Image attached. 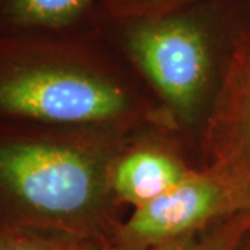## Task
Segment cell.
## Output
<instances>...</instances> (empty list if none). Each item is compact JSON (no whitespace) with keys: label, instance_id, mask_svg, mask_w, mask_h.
<instances>
[{"label":"cell","instance_id":"cell-7","mask_svg":"<svg viewBox=\"0 0 250 250\" xmlns=\"http://www.w3.org/2000/svg\"><path fill=\"white\" fill-rule=\"evenodd\" d=\"M192 172L166 149L138 146L118 156L113 168V190L118 200L139 207L179 185Z\"/></svg>","mask_w":250,"mask_h":250},{"label":"cell","instance_id":"cell-3","mask_svg":"<svg viewBox=\"0 0 250 250\" xmlns=\"http://www.w3.org/2000/svg\"><path fill=\"white\" fill-rule=\"evenodd\" d=\"M128 60L178 124L207 121L224 72L246 29L231 24L225 0H200L152 17L110 21Z\"/></svg>","mask_w":250,"mask_h":250},{"label":"cell","instance_id":"cell-4","mask_svg":"<svg viewBox=\"0 0 250 250\" xmlns=\"http://www.w3.org/2000/svg\"><path fill=\"white\" fill-rule=\"evenodd\" d=\"M210 171L232 199L236 214L250 220V29H246L224 72L206 121Z\"/></svg>","mask_w":250,"mask_h":250},{"label":"cell","instance_id":"cell-5","mask_svg":"<svg viewBox=\"0 0 250 250\" xmlns=\"http://www.w3.org/2000/svg\"><path fill=\"white\" fill-rule=\"evenodd\" d=\"M231 215L236 211L225 187L206 168L193 170L168 192L135 207L120 235L132 250L160 246Z\"/></svg>","mask_w":250,"mask_h":250},{"label":"cell","instance_id":"cell-1","mask_svg":"<svg viewBox=\"0 0 250 250\" xmlns=\"http://www.w3.org/2000/svg\"><path fill=\"white\" fill-rule=\"evenodd\" d=\"M111 131L0 123V229L72 233L118 200Z\"/></svg>","mask_w":250,"mask_h":250},{"label":"cell","instance_id":"cell-9","mask_svg":"<svg viewBox=\"0 0 250 250\" xmlns=\"http://www.w3.org/2000/svg\"><path fill=\"white\" fill-rule=\"evenodd\" d=\"M224 248L217 246V243H189V242H179V239L171 241L157 246L153 250H221Z\"/></svg>","mask_w":250,"mask_h":250},{"label":"cell","instance_id":"cell-12","mask_svg":"<svg viewBox=\"0 0 250 250\" xmlns=\"http://www.w3.org/2000/svg\"><path fill=\"white\" fill-rule=\"evenodd\" d=\"M248 3H249V7H250V0H248Z\"/></svg>","mask_w":250,"mask_h":250},{"label":"cell","instance_id":"cell-11","mask_svg":"<svg viewBox=\"0 0 250 250\" xmlns=\"http://www.w3.org/2000/svg\"><path fill=\"white\" fill-rule=\"evenodd\" d=\"M54 245H56V250H64V248H62V246L60 245V243H59V242L54 241Z\"/></svg>","mask_w":250,"mask_h":250},{"label":"cell","instance_id":"cell-6","mask_svg":"<svg viewBox=\"0 0 250 250\" xmlns=\"http://www.w3.org/2000/svg\"><path fill=\"white\" fill-rule=\"evenodd\" d=\"M98 7L100 0H0V38L89 35Z\"/></svg>","mask_w":250,"mask_h":250},{"label":"cell","instance_id":"cell-2","mask_svg":"<svg viewBox=\"0 0 250 250\" xmlns=\"http://www.w3.org/2000/svg\"><path fill=\"white\" fill-rule=\"evenodd\" d=\"M89 35L0 38V123L124 129L141 104Z\"/></svg>","mask_w":250,"mask_h":250},{"label":"cell","instance_id":"cell-8","mask_svg":"<svg viewBox=\"0 0 250 250\" xmlns=\"http://www.w3.org/2000/svg\"><path fill=\"white\" fill-rule=\"evenodd\" d=\"M197 1L200 0H100V4L103 18L108 21H125L160 16Z\"/></svg>","mask_w":250,"mask_h":250},{"label":"cell","instance_id":"cell-10","mask_svg":"<svg viewBox=\"0 0 250 250\" xmlns=\"http://www.w3.org/2000/svg\"><path fill=\"white\" fill-rule=\"evenodd\" d=\"M18 233L0 229V250H11L17 242Z\"/></svg>","mask_w":250,"mask_h":250}]
</instances>
